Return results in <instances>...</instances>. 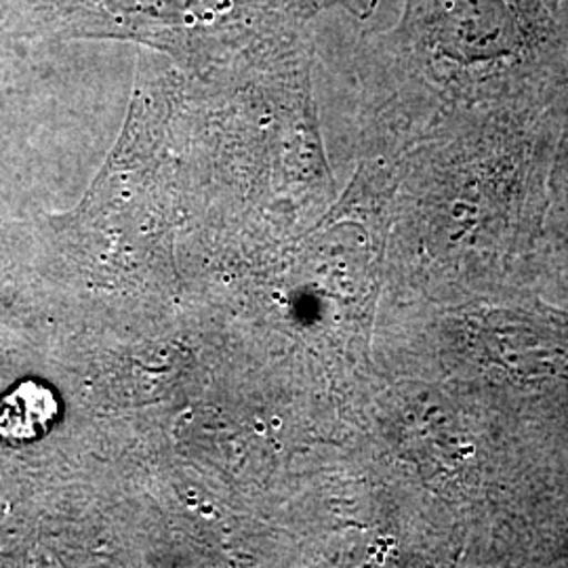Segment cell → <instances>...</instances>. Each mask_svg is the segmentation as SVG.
<instances>
[{"instance_id":"4","label":"cell","mask_w":568,"mask_h":568,"mask_svg":"<svg viewBox=\"0 0 568 568\" xmlns=\"http://www.w3.org/2000/svg\"><path fill=\"white\" fill-rule=\"evenodd\" d=\"M546 2H548V4H551V7H560V4L565 2V0H546Z\"/></svg>"},{"instance_id":"2","label":"cell","mask_w":568,"mask_h":568,"mask_svg":"<svg viewBox=\"0 0 568 568\" xmlns=\"http://www.w3.org/2000/svg\"><path fill=\"white\" fill-rule=\"evenodd\" d=\"M379 0H42L51 32L156 51L187 77H206L310 34L316 16L356 18Z\"/></svg>"},{"instance_id":"3","label":"cell","mask_w":568,"mask_h":568,"mask_svg":"<svg viewBox=\"0 0 568 568\" xmlns=\"http://www.w3.org/2000/svg\"><path fill=\"white\" fill-rule=\"evenodd\" d=\"M466 335L487 365L528 379H568V312L495 305L467 316Z\"/></svg>"},{"instance_id":"5","label":"cell","mask_w":568,"mask_h":568,"mask_svg":"<svg viewBox=\"0 0 568 568\" xmlns=\"http://www.w3.org/2000/svg\"><path fill=\"white\" fill-rule=\"evenodd\" d=\"M567 152H568V145H567ZM567 175H568V173H567Z\"/></svg>"},{"instance_id":"1","label":"cell","mask_w":568,"mask_h":568,"mask_svg":"<svg viewBox=\"0 0 568 568\" xmlns=\"http://www.w3.org/2000/svg\"><path fill=\"white\" fill-rule=\"evenodd\" d=\"M394 122L464 114L568 87V11L546 0H405L356 49Z\"/></svg>"}]
</instances>
